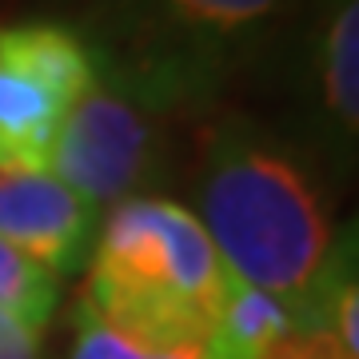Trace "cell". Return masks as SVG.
I'll use <instances>...</instances> for the list:
<instances>
[{"label":"cell","instance_id":"6da1fadb","mask_svg":"<svg viewBox=\"0 0 359 359\" xmlns=\"http://www.w3.org/2000/svg\"><path fill=\"white\" fill-rule=\"evenodd\" d=\"M231 280L295 304L332 244V200L311 152L228 112L196 140L192 208Z\"/></svg>","mask_w":359,"mask_h":359},{"label":"cell","instance_id":"7a4b0ae2","mask_svg":"<svg viewBox=\"0 0 359 359\" xmlns=\"http://www.w3.org/2000/svg\"><path fill=\"white\" fill-rule=\"evenodd\" d=\"M228 287L200 219L168 196H136L100 216L80 304L144 339L208 344Z\"/></svg>","mask_w":359,"mask_h":359},{"label":"cell","instance_id":"3957f363","mask_svg":"<svg viewBox=\"0 0 359 359\" xmlns=\"http://www.w3.org/2000/svg\"><path fill=\"white\" fill-rule=\"evenodd\" d=\"M308 0H108L92 44L164 92L180 112L212 108L219 88L295 25Z\"/></svg>","mask_w":359,"mask_h":359},{"label":"cell","instance_id":"277c9868","mask_svg":"<svg viewBox=\"0 0 359 359\" xmlns=\"http://www.w3.org/2000/svg\"><path fill=\"white\" fill-rule=\"evenodd\" d=\"M176 116L180 108L164 92L100 52L96 80L68 112L48 172L100 216L124 200L152 196L168 172Z\"/></svg>","mask_w":359,"mask_h":359},{"label":"cell","instance_id":"5b68a950","mask_svg":"<svg viewBox=\"0 0 359 359\" xmlns=\"http://www.w3.org/2000/svg\"><path fill=\"white\" fill-rule=\"evenodd\" d=\"M100 52L76 25L28 16L0 25V168L48 172L68 112L92 88Z\"/></svg>","mask_w":359,"mask_h":359},{"label":"cell","instance_id":"8992f818","mask_svg":"<svg viewBox=\"0 0 359 359\" xmlns=\"http://www.w3.org/2000/svg\"><path fill=\"white\" fill-rule=\"evenodd\" d=\"M292 96L308 152L351 176L359 152V0H308L295 16Z\"/></svg>","mask_w":359,"mask_h":359},{"label":"cell","instance_id":"52a82bcc","mask_svg":"<svg viewBox=\"0 0 359 359\" xmlns=\"http://www.w3.org/2000/svg\"><path fill=\"white\" fill-rule=\"evenodd\" d=\"M100 212L68 192L52 172L0 168V240L56 280L80 276L92 259Z\"/></svg>","mask_w":359,"mask_h":359},{"label":"cell","instance_id":"ba28073f","mask_svg":"<svg viewBox=\"0 0 359 359\" xmlns=\"http://www.w3.org/2000/svg\"><path fill=\"white\" fill-rule=\"evenodd\" d=\"M292 332L295 316L283 299L231 280L228 299L208 332V359H271Z\"/></svg>","mask_w":359,"mask_h":359},{"label":"cell","instance_id":"9c48e42d","mask_svg":"<svg viewBox=\"0 0 359 359\" xmlns=\"http://www.w3.org/2000/svg\"><path fill=\"white\" fill-rule=\"evenodd\" d=\"M65 359H208V344H160L100 320L88 304L72 308V344Z\"/></svg>","mask_w":359,"mask_h":359},{"label":"cell","instance_id":"30bf717a","mask_svg":"<svg viewBox=\"0 0 359 359\" xmlns=\"http://www.w3.org/2000/svg\"><path fill=\"white\" fill-rule=\"evenodd\" d=\"M56 308H60V280L0 240V311L48 332Z\"/></svg>","mask_w":359,"mask_h":359},{"label":"cell","instance_id":"8fae6325","mask_svg":"<svg viewBox=\"0 0 359 359\" xmlns=\"http://www.w3.org/2000/svg\"><path fill=\"white\" fill-rule=\"evenodd\" d=\"M0 359H44V327L0 311Z\"/></svg>","mask_w":359,"mask_h":359}]
</instances>
